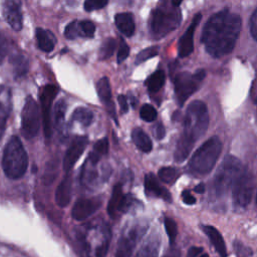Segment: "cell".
Returning <instances> with one entry per match:
<instances>
[{
    "mask_svg": "<svg viewBox=\"0 0 257 257\" xmlns=\"http://www.w3.org/2000/svg\"><path fill=\"white\" fill-rule=\"evenodd\" d=\"M240 30V16L222 10L214 14L205 24L202 42L211 56L219 58L233 50Z\"/></svg>",
    "mask_w": 257,
    "mask_h": 257,
    "instance_id": "1",
    "label": "cell"
},
{
    "mask_svg": "<svg viewBox=\"0 0 257 257\" xmlns=\"http://www.w3.org/2000/svg\"><path fill=\"white\" fill-rule=\"evenodd\" d=\"M209 124V115L206 104L201 100L192 101L186 111L184 132L181 136L176 151L175 160L183 162L192 151L196 141L206 133Z\"/></svg>",
    "mask_w": 257,
    "mask_h": 257,
    "instance_id": "2",
    "label": "cell"
},
{
    "mask_svg": "<svg viewBox=\"0 0 257 257\" xmlns=\"http://www.w3.org/2000/svg\"><path fill=\"white\" fill-rule=\"evenodd\" d=\"M28 167L27 153L16 136L10 138L5 145L2 157V169L7 178L20 179L26 173Z\"/></svg>",
    "mask_w": 257,
    "mask_h": 257,
    "instance_id": "3",
    "label": "cell"
},
{
    "mask_svg": "<svg viewBox=\"0 0 257 257\" xmlns=\"http://www.w3.org/2000/svg\"><path fill=\"white\" fill-rule=\"evenodd\" d=\"M221 151L222 143L219 138H210L192 156L189 163L191 172L196 175H206L210 173L214 168Z\"/></svg>",
    "mask_w": 257,
    "mask_h": 257,
    "instance_id": "4",
    "label": "cell"
},
{
    "mask_svg": "<svg viewBox=\"0 0 257 257\" xmlns=\"http://www.w3.org/2000/svg\"><path fill=\"white\" fill-rule=\"evenodd\" d=\"M181 12L177 9L159 8L151 16V31L156 37H163L175 30L181 23Z\"/></svg>",
    "mask_w": 257,
    "mask_h": 257,
    "instance_id": "5",
    "label": "cell"
},
{
    "mask_svg": "<svg viewBox=\"0 0 257 257\" xmlns=\"http://www.w3.org/2000/svg\"><path fill=\"white\" fill-rule=\"evenodd\" d=\"M243 170L242 164L237 158L227 156L214 179V188L216 193L218 195L224 194L228 191V189L233 187L235 181Z\"/></svg>",
    "mask_w": 257,
    "mask_h": 257,
    "instance_id": "6",
    "label": "cell"
},
{
    "mask_svg": "<svg viewBox=\"0 0 257 257\" xmlns=\"http://www.w3.org/2000/svg\"><path fill=\"white\" fill-rule=\"evenodd\" d=\"M40 128V111L32 96H27L21 111V134L27 139L37 136Z\"/></svg>",
    "mask_w": 257,
    "mask_h": 257,
    "instance_id": "7",
    "label": "cell"
},
{
    "mask_svg": "<svg viewBox=\"0 0 257 257\" xmlns=\"http://www.w3.org/2000/svg\"><path fill=\"white\" fill-rule=\"evenodd\" d=\"M205 74V71L201 69L194 74L185 71L175 76V92L180 105H183L185 101L195 92L200 82L204 79Z\"/></svg>",
    "mask_w": 257,
    "mask_h": 257,
    "instance_id": "8",
    "label": "cell"
},
{
    "mask_svg": "<svg viewBox=\"0 0 257 257\" xmlns=\"http://www.w3.org/2000/svg\"><path fill=\"white\" fill-rule=\"evenodd\" d=\"M56 94H57V87L53 84H46L42 86L38 94L39 100H40V106H41L43 132L46 140H50L52 136L51 105Z\"/></svg>",
    "mask_w": 257,
    "mask_h": 257,
    "instance_id": "9",
    "label": "cell"
},
{
    "mask_svg": "<svg viewBox=\"0 0 257 257\" xmlns=\"http://www.w3.org/2000/svg\"><path fill=\"white\" fill-rule=\"evenodd\" d=\"M233 199L236 204L241 207L247 206L253 196L254 191V178L253 176L243 170L233 185Z\"/></svg>",
    "mask_w": 257,
    "mask_h": 257,
    "instance_id": "10",
    "label": "cell"
},
{
    "mask_svg": "<svg viewBox=\"0 0 257 257\" xmlns=\"http://www.w3.org/2000/svg\"><path fill=\"white\" fill-rule=\"evenodd\" d=\"M133 204V198L131 195H125L122 191L120 184H116L113 187L110 200L107 205V213L111 218L117 217L120 213L127 211Z\"/></svg>",
    "mask_w": 257,
    "mask_h": 257,
    "instance_id": "11",
    "label": "cell"
},
{
    "mask_svg": "<svg viewBox=\"0 0 257 257\" xmlns=\"http://www.w3.org/2000/svg\"><path fill=\"white\" fill-rule=\"evenodd\" d=\"M87 143H88L87 138L83 137V136H78L73 139V141L71 142L70 146L68 147V149L64 155V158H63L62 167L66 173L70 172V170L72 169L74 164L77 162L79 157L82 155V153L84 152V150L87 146Z\"/></svg>",
    "mask_w": 257,
    "mask_h": 257,
    "instance_id": "12",
    "label": "cell"
},
{
    "mask_svg": "<svg viewBox=\"0 0 257 257\" xmlns=\"http://www.w3.org/2000/svg\"><path fill=\"white\" fill-rule=\"evenodd\" d=\"M3 15L13 30H21L23 26V15L20 0H4Z\"/></svg>",
    "mask_w": 257,
    "mask_h": 257,
    "instance_id": "13",
    "label": "cell"
},
{
    "mask_svg": "<svg viewBox=\"0 0 257 257\" xmlns=\"http://www.w3.org/2000/svg\"><path fill=\"white\" fill-rule=\"evenodd\" d=\"M101 206V200L98 198H88L79 199L75 202L72 210L71 216L75 220H84L94 212H96Z\"/></svg>",
    "mask_w": 257,
    "mask_h": 257,
    "instance_id": "14",
    "label": "cell"
},
{
    "mask_svg": "<svg viewBox=\"0 0 257 257\" xmlns=\"http://www.w3.org/2000/svg\"><path fill=\"white\" fill-rule=\"evenodd\" d=\"M202 15L201 14H197L195 15L191 25L188 27V29L186 30V32L183 34V36L180 38L179 41V56L180 57H187L188 55H190L194 49V33H195V29L197 28V25L199 24L200 20H201Z\"/></svg>",
    "mask_w": 257,
    "mask_h": 257,
    "instance_id": "15",
    "label": "cell"
},
{
    "mask_svg": "<svg viewBox=\"0 0 257 257\" xmlns=\"http://www.w3.org/2000/svg\"><path fill=\"white\" fill-rule=\"evenodd\" d=\"M96 90H97L98 97L101 100V102L104 104L107 112L115 119V109H114V104L111 99L110 84H109V80L106 76L101 77L97 81Z\"/></svg>",
    "mask_w": 257,
    "mask_h": 257,
    "instance_id": "16",
    "label": "cell"
},
{
    "mask_svg": "<svg viewBox=\"0 0 257 257\" xmlns=\"http://www.w3.org/2000/svg\"><path fill=\"white\" fill-rule=\"evenodd\" d=\"M145 190L148 196L162 198L168 202H170L172 199L170 192L160 185L156 176L152 173L145 176Z\"/></svg>",
    "mask_w": 257,
    "mask_h": 257,
    "instance_id": "17",
    "label": "cell"
},
{
    "mask_svg": "<svg viewBox=\"0 0 257 257\" xmlns=\"http://www.w3.org/2000/svg\"><path fill=\"white\" fill-rule=\"evenodd\" d=\"M136 242L137 231L135 229H131L126 234H122L116 246L115 257H131L136 246Z\"/></svg>",
    "mask_w": 257,
    "mask_h": 257,
    "instance_id": "18",
    "label": "cell"
},
{
    "mask_svg": "<svg viewBox=\"0 0 257 257\" xmlns=\"http://www.w3.org/2000/svg\"><path fill=\"white\" fill-rule=\"evenodd\" d=\"M72 179L69 173H66L55 191V202L59 207H66L71 199Z\"/></svg>",
    "mask_w": 257,
    "mask_h": 257,
    "instance_id": "19",
    "label": "cell"
},
{
    "mask_svg": "<svg viewBox=\"0 0 257 257\" xmlns=\"http://www.w3.org/2000/svg\"><path fill=\"white\" fill-rule=\"evenodd\" d=\"M202 229L209 237L211 243L214 245L220 257H227V249L221 233L216 228L210 225H204L202 226Z\"/></svg>",
    "mask_w": 257,
    "mask_h": 257,
    "instance_id": "20",
    "label": "cell"
},
{
    "mask_svg": "<svg viewBox=\"0 0 257 257\" xmlns=\"http://www.w3.org/2000/svg\"><path fill=\"white\" fill-rule=\"evenodd\" d=\"M35 36L39 49L44 52H50L54 49V46L56 44V38L49 30L37 27L35 30Z\"/></svg>",
    "mask_w": 257,
    "mask_h": 257,
    "instance_id": "21",
    "label": "cell"
},
{
    "mask_svg": "<svg viewBox=\"0 0 257 257\" xmlns=\"http://www.w3.org/2000/svg\"><path fill=\"white\" fill-rule=\"evenodd\" d=\"M114 22L118 30L125 36H132L135 32V21L131 13H118L114 16Z\"/></svg>",
    "mask_w": 257,
    "mask_h": 257,
    "instance_id": "22",
    "label": "cell"
},
{
    "mask_svg": "<svg viewBox=\"0 0 257 257\" xmlns=\"http://www.w3.org/2000/svg\"><path fill=\"white\" fill-rule=\"evenodd\" d=\"M160 248V239L153 235L147 239L144 245L141 247L136 257H158Z\"/></svg>",
    "mask_w": 257,
    "mask_h": 257,
    "instance_id": "23",
    "label": "cell"
},
{
    "mask_svg": "<svg viewBox=\"0 0 257 257\" xmlns=\"http://www.w3.org/2000/svg\"><path fill=\"white\" fill-rule=\"evenodd\" d=\"M10 63L12 65V69H13V73H14L15 78H19V77L24 76L27 73L28 69H29V61L22 54L13 55L10 58Z\"/></svg>",
    "mask_w": 257,
    "mask_h": 257,
    "instance_id": "24",
    "label": "cell"
},
{
    "mask_svg": "<svg viewBox=\"0 0 257 257\" xmlns=\"http://www.w3.org/2000/svg\"><path fill=\"white\" fill-rule=\"evenodd\" d=\"M132 139L133 142L135 143V145L138 147V149H140L141 151L145 152V153H149L152 150L153 144L152 141L150 140V138L147 136V134L142 130V128H135L132 132Z\"/></svg>",
    "mask_w": 257,
    "mask_h": 257,
    "instance_id": "25",
    "label": "cell"
},
{
    "mask_svg": "<svg viewBox=\"0 0 257 257\" xmlns=\"http://www.w3.org/2000/svg\"><path fill=\"white\" fill-rule=\"evenodd\" d=\"M107 152H108V141L107 139L103 138L94 144L93 151L89 154L88 160L92 165H95L99 161L100 157L103 155H106Z\"/></svg>",
    "mask_w": 257,
    "mask_h": 257,
    "instance_id": "26",
    "label": "cell"
},
{
    "mask_svg": "<svg viewBox=\"0 0 257 257\" xmlns=\"http://www.w3.org/2000/svg\"><path fill=\"white\" fill-rule=\"evenodd\" d=\"M66 108H67V104H66L65 99H63V98H60L54 106V116H53L54 124H53V126L57 130H60L63 127Z\"/></svg>",
    "mask_w": 257,
    "mask_h": 257,
    "instance_id": "27",
    "label": "cell"
},
{
    "mask_svg": "<svg viewBox=\"0 0 257 257\" xmlns=\"http://www.w3.org/2000/svg\"><path fill=\"white\" fill-rule=\"evenodd\" d=\"M93 119V113L86 107H77L74 109L71 120L81 123L83 126H88Z\"/></svg>",
    "mask_w": 257,
    "mask_h": 257,
    "instance_id": "28",
    "label": "cell"
},
{
    "mask_svg": "<svg viewBox=\"0 0 257 257\" xmlns=\"http://www.w3.org/2000/svg\"><path fill=\"white\" fill-rule=\"evenodd\" d=\"M166 80V76L164 71L157 70L154 72L146 81L147 87L151 92H158L164 85Z\"/></svg>",
    "mask_w": 257,
    "mask_h": 257,
    "instance_id": "29",
    "label": "cell"
},
{
    "mask_svg": "<svg viewBox=\"0 0 257 257\" xmlns=\"http://www.w3.org/2000/svg\"><path fill=\"white\" fill-rule=\"evenodd\" d=\"M115 49V40L113 38H106L99 48V59L105 60L109 58Z\"/></svg>",
    "mask_w": 257,
    "mask_h": 257,
    "instance_id": "30",
    "label": "cell"
},
{
    "mask_svg": "<svg viewBox=\"0 0 257 257\" xmlns=\"http://www.w3.org/2000/svg\"><path fill=\"white\" fill-rule=\"evenodd\" d=\"M158 176L163 182H165L167 184H172L178 179L179 172L175 168L164 167V168L160 169Z\"/></svg>",
    "mask_w": 257,
    "mask_h": 257,
    "instance_id": "31",
    "label": "cell"
},
{
    "mask_svg": "<svg viewBox=\"0 0 257 257\" xmlns=\"http://www.w3.org/2000/svg\"><path fill=\"white\" fill-rule=\"evenodd\" d=\"M164 224H165V229H166V232H167V235L169 237V240H170V243L173 244L176 240V237H177V234H178V229H177V224L176 222L172 219V218H165L164 220Z\"/></svg>",
    "mask_w": 257,
    "mask_h": 257,
    "instance_id": "32",
    "label": "cell"
},
{
    "mask_svg": "<svg viewBox=\"0 0 257 257\" xmlns=\"http://www.w3.org/2000/svg\"><path fill=\"white\" fill-rule=\"evenodd\" d=\"M80 37H92L95 31L94 24L89 20L78 21Z\"/></svg>",
    "mask_w": 257,
    "mask_h": 257,
    "instance_id": "33",
    "label": "cell"
},
{
    "mask_svg": "<svg viewBox=\"0 0 257 257\" xmlns=\"http://www.w3.org/2000/svg\"><path fill=\"white\" fill-rule=\"evenodd\" d=\"M158 55V47L157 46H152L149 48H146L142 50L136 57V63L140 64L145 62L146 60Z\"/></svg>",
    "mask_w": 257,
    "mask_h": 257,
    "instance_id": "34",
    "label": "cell"
},
{
    "mask_svg": "<svg viewBox=\"0 0 257 257\" xmlns=\"http://www.w3.org/2000/svg\"><path fill=\"white\" fill-rule=\"evenodd\" d=\"M140 116L145 121H154L157 117V110L151 104H144L141 107Z\"/></svg>",
    "mask_w": 257,
    "mask_h": 257,
    "instance_id": "35",
    "label": "cell"
},
{
    "mask_svg": "<svg viewBox=\"0 0 257 257\" xmlns=\"http://www.w3.org/2000/svg\"><path fill=\"white\" fill-rule=\"evenodd\" d=\"M64 36L67 39H75L77 37H80L78 20H73L69 24L66 25V27L64 29Z\"/></svg>",
    "mask_w": 257,
    "mask_h": 257,
    "instance_id": "36",
    "label": "cell"
},
{
    "mask_svg": "<svg viewBox=\"0 0 257 257\" xmlns=\"http://www.w3.org/2000/svg\"><path fill=\"white\" fill-rule=\"evenodd\" d=\"M9 115V106L4 102L0 101V140L4 135L6 123Z\"/></svg>",
    "mask_w": 257,
    "mask_h": 257,
    "instance_id": "37",
    "label": "cell"
},
{
    "mask_svg": "<svg viewBox=\"0 0 257 257\" xmlns=\"http://www.w3.org/2000/svg\"><path fill=\"white\" fill-rule=\"evenodd\" d=\"M108 0H85L84 1V9L87 12H91L94 10H98L103 8L107 4Z\"/></svg>",
    "mask_w": 257,
    "mask_h": 257,
    "instance_id": "38",
    "label": "cell"
},
{
    "mask_svg": "<svg viewBox=\"0 0 257 257\" xmlns=\"http://www.w3.org/2000/svg\"><path fill=\"white\" fill-rule=\"evenodd\" d=\"M130 53V48L127 44L123 41V39H120V44L118 47V52H117V62L121 63L123 60L126 59Z\"/></svg>",
    "mask_w": 257,
    "mask_h": 257,
    "instance_id": "39",
    "label": "cell"
},
{
    "mask_svg": "<svg viewBox=\"0 0 257 257\" xmlns=\"http://www.w3.org/2000/svg\"><path fill=\"white\" fill-rule=\"evenodd\" d=\"M250 32L252 37L257 40V8L253 12L251 19H250Z\"/></svg>",
    "mask_w": 257,
    "mask_h": 257,
    "instance_id": "40",
    "label": "cell"
},
{
    "mask_svg": "<svg viewBox=\"0 0 257 257\" xmlns=\"http://www.w3.org/2000/svg\"><path fill=\"white\" fill-rule=\"evenodd\" d=\"M108 245H109V240H108V239H105V240L102 242V244L96 248L95 257H104V256L106 255V253H107Z\"/></svg>",
    "mask_w": 257,
    "mask_h": 257,
    "instance_id": "41",
    "label": "cell"
},
{
    "mask_svg": "<svg viewBox=\"0 0 257 257\" xmlns=\"http://www.w3.org/2000/svg\"><path fill=\"white\" fill-rule=\"evenodd\" d=\"M153 132H154V136L157 140H162L166 136V130H165L164 125L162 124V122H159L158 124H155V126L153 128Z\"/></svg>",
    "mask_w": 257,
    "mask_h": 257,
    "instance_id": "42",
    "label": "cell"
},
{
    "mask_svg": "<svg viewBox=\"0 0 257 257\" xmlns=\"http://www.w3.org/2000/svg\"><path fill=\"white\" fill-rule=\"evenodd\" d=\"M234 246H235V251H236V254L237 256L240 255V253L242 252L241 254V257H248L250 254H251V251L249 249H246L244 245H242L240 242H235L234 243Z\"/></svg>",
    "mask_w": 257,
    "mask_h": 257,
    "instance_id": "43",
    "label": "cell"
},
{
    "mask_svg": "<svg viewBox=\"0 0 257 257\" xmlns=\"http://www.w3.org/2000/svg\"><path fill=\"white\" fill-rule=\"evenodd\" d=\"M7 50H8L7 42H6L5 38L0 34V62H2L3 59L5 58V56L7 54Z\"/></svg>",
    "mask_w": 257,
    "mask_h": 257,
    "instance_id": "44",
    "label": "cell"
},
{
    "mask_svg": "<svg viewBox=\"0 0 257 257\" xmlns=\"http://www.w3.org/2000/svg\"><path fill=\"white\" fill-rule=\"evenodd\" d=\"M182 200L187 205H194L196 203L195 197L189 191H187V190L183 191V193H182Z\"/></svg>",
    "mask_w": 257,
    "mask_h": 257,
    "instance_id": "45",
    "label": "cell"
},
{
    "mask_svg": "<svg viewBox=\"0 0 257 257\" xmlns=\"http://www.w3.org/2000/svg\"><path fill=\"white\" fill-rule=\"evenodd\" d=\"M117 100H118V103H119V106L121 108V111L122 112H126L127 109H128V105H127V100H126V97L124 95H118L117 97Z\"/></svg>",
    "mask_w": 257,
    "mask_h": 257,
    "instance_id": "46",
    "label": "cell"
},
{
    "mask_svg": "<svg viewBox=\"0 0 257 257\" xmlns=\"http://www.w3.org/2000/svg\"><path fill=\"white\" fill-rule=\"evenodd\" d=\"M202 251H203L202 247H191L187 253V257H199Z\"/></svg>",
    "mask_w": 257,
    "mask_h": 257,
    "instance_id": "47",
    "label": "cell"
},
{
    "mask_svg": "<svg viewBox=\"0 0 257 257\" xmlns=\"http://www.w3.org/2000/svg\"><path fill=\"white\" fill-rule=\"evenodd\" d=\"M164 257H181V253L178 249H170L165 255Z\"/></svg>",
    "mask_w": 257,
    "mask_h": 257,
    "instance_id": "48",
    "label": "cell"
},
{
    "mask_svg": "<svg viewBox=\"0 0 257 257\" xmlns=\"http://www.w3.org/2000/svg\"><path fill=\"white\" fill-rule=\"evenodd\" d=\"M194 190H195V192H197V193H199V194H202V193H204V191H205V185L201 183V184L197 185V186L194 188Z\"/></svg>",
    "mask_w": 257,
    "mask_h": 257,
    "instance_id": "49",
    "label": "cell"
},
{
    "mask_svg": "<svg viewBox=\"0 0 257 257\" xmlns=\"http://www.w3.org/2000/svg\"><path fill=\"white\" fill-rule=\"evenodd\" d=\"M183 0H172V4L174 7H178Z\"/></svg>",
    "mask_w": 257,
    "mask_h": 257,
    "instance_id": "50",
    "label": "cell"
},
{
    "mask_svg": "<svg viewBox=\"0 0 257 257\" xmlns=\"http://www.w3.org/2000/svg\"><path fill=\"white\" fill-rule=\"evenodd\" d=\"M200 257H208V255H207V254H204V255H202V256H200Z\"/></svg>",
    "mask_w": 257,
    "mask_h": 257,
    "instance_id": "51",
    "label": "cell"
},
{
    "mask_svg": "<svg viewBox=\"0 0 257 257\" xmlns=\"http://www.w3.org/2000/svg\"><path fill=\"white\" fill-rule=\"evenodd\" d=\"M255 103H256V104H257V98H256V99H255Z\"/></svg>",
    "mask_w": 257,
    "mask_h": 257,
    "instance_id": "52",
    "label": "cell"
},
{
    "mask_svg": "<svg viewBox=\"0 0 257 257\" xmlns=\"http://www.w3.org/2000/svg\"><path fill=\"white\" fill-rule=\"evenodd\" d=\"M256 204H257V195H256Z\"/></svg>",
    "mask_w": 257,
    "mask_h": 257,
    "instance_id": "53",
    "label": "cell"
}]
</instances>
